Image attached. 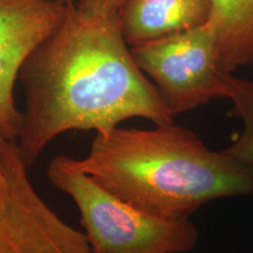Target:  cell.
<instances>
[{
	"mask_svg": "<svg viewBox=\"0 0 253 253\" xmlns=\"http://www.w3.org/2000/svg\"><path fill=\"white\" fill-rule=\"evenodd\" d=\"M17 144L31 169L50 142L71 130L107 134L126 120L173 122L141 71L118 15L91 18L69 4L65 17L25 60Z\"/></svg>",
	"mask_w": 253,
	"mask_h": 253,
	"instance_id": "6da1fadb",
	"label": "cell"
},
{
	"mask_svg": "<svg viewBox=\"0 0 253 253\" xmlns=\"http://www.w3.org/2000/svg\"><path fill=\"white\" fill-rule=\"evenodd\" d=\"M71 162L110 194L167 219H189L209 202L253 195L252 169L173 122L96 134L86 156Z\"/></svg>",
	"mask_w": 253,
	"mask_h": 253,
	"instance_id": "7a4b0ae2",
	"label": "cell"
},
{
	"mask_svg": "<svg viewBox=\"0 0 253 253\" xmlns=\"http://www.w3.org/2000/svg\"><path fill=\"white\" fill-rule=\"evenodd\" d=\"M47 177L77 205L91 253H186L197 245L192 221L136 209L77 169L69 156L53 158Z\"/></svg>",
	"mask_w": 253,
	"mask_h": 253,
	"instance_id": "3957f363",
	"label": "cell"
},
{
	"mask_svg": "<svg viewBox=\"0 0 253 253\" xmlns=\"http://www.w3.org/2000/svg\"><path fill=\"white\" fill-rule=\"evenodd\" d=\"M141 71L175 116L223 99V74L209 21L191 30L130 47Z\"/></svg>",
	"mask_w": 253,
	"mask_h": 253,
	"instance_id": "277c9868",
	"label": "cell"
},
{
	"mask_svg": "<svg viewBox=\"0 0 253 253\" xmlns=\"http://www.w3.org/2000/svg\"><path fill=\"white\" fill-rule=\"evenodd\" d=\"M17 142L0 195V253H91L86 236L59 216L32 184Z\"/></svg>",
	"mask_w": 253,
	"mask_h": 253,
	"instance_id": "5b68a950",
	"label": "cell"
},
{
	"mask_svg": "<svg viewBox=\"0 0 253 253\" xmlns=\"http://www.w3.org/2000/svg\"><path fill=\"white\" fill-rule=\"evenodd\" d=\"M68 5L50 0H0V120L9 140H17L20 122L14 87L21 66L61 23Z\"/></svg>",
	"mask_w": 253,
	"mask_h": 253,
	"instance_id": "8992f818",
	"label": "cell"
},
{
	"mask_svg": "<svg viewBox=\"0 0 253 253\" xmlns=\"http://www.w3.org/2000/svg\"><path fill=\"white\" fill-rule=\"evenodd\" d=\"M210 0H126L118 18L130 47L191 30L207 23Z\"/></svg>",
	"mask_w": 253,
	"mask_h": 253,
	"instance_id": "52a82bcc",
	"label": "cell"
},
{
	"mask_svg": "<svg viewBox=\"0 0 253 253\" xmlns=\"http://www.w3.org/2000/svg\"><path fill=\"white\" fill-rule=\"evenodd\" d=\"M221 71L253 65V0H210Z\"/></svg>",
	"mask_w": 253,
	"mask_h": 253,
	"instance_id": "ba28073f",
	"label": "cell"
},
{
	"mask_svg": "<svg viewBox=\"0 0 253 253\" xmlns=\"http://www.w3.org/2000/svg\"><path fill=\"white\" fill-rule=\"evenodd\" d=\"M223 99L232 104L229 115L243 123L242 131L223 151L253 170V80L224 73Z\"/></svg>",
	"mask_w": 253,
	"mask_h": 253,
	"instance_id": "9c48e42d",
	"label": "cell"
},
{
	"mask_svg": "<svg viewBox=\"0 0 253 253\" xmlns=\"http://www.w3.org/2000/svg\"><path fill=\"white\" fill-rule=\"evenodd\" d=\"M126 1V0H77L74 5L87 17L112 18L118 15Z\"/></svg>",
	"mask_w": 253,
	"mask_h": 253,
	"instance_id": "30bf717a",
	"label": "cell"
},
{
	"mask_svg": "<svg viewBox=\"0 0 253 253\" xmlns=\"http://www.w3.org/2000/svg\"><path fill=\"white\" fill-rule=\"evenodd\" d=\"M12 140H9L4 130L1 120H0V195L5 190L6 185V162H7V154L9 147L12 144Z\"/></svg>",
	"mask_w": 253,
	"mask_h": 253,
	"instance_id": "8fae6325",
	"label": "cell"
},
{
	"mask_svg": "<svg viewBox=\"0 0 253 253\" xmlns=\"http://www.w3.org/2000/svg\"><path fill=\"white\" fill-rule=\"evenodd\" d=\"M50 1H58V2H62V4H75L77 0H50Z\"/></svg>",
	"mask_w": 253,
	"mask_h": 253,
	"instance_id": "7c38bea8",
	"label": "cell"
}]
</instances>
